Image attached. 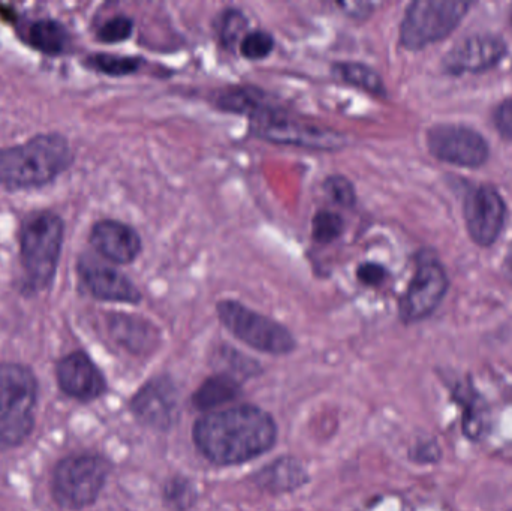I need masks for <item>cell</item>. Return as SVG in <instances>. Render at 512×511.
Masks as SVG:
<instances>
[{
    "mask_svg": "<svg viewBox=\"0 0 512 511\" xmlns=\"http://www.w3.org/2000/svg\"><path fill=\"white\" fill-rule=\"evenodd\" d=\"M276 435V423L270 414L254 405H240L206 414L194 428L198 449L218 465L251 461L271 449Z\"/></svg>",
    "mask_w": 512,
    "mask_h": 511,
    "instance_id": "1",
    "label": "cell"
},
{
    "mask_svg": "<svg viewBox=\"0 0 512 511\" xmlns=\"http://www.w3.org/2000/svg\"><path fill=\"white\" fill-rule=\"evenodd\" d=\"M68 140L57 132L39 134L18 146L0 149V188H41L72 164Z\"/></svg>",
    "mask_w": 512,
    "mask_h": 511,
    "instance_id": "2",
    "label": "cell"
},
{
    "mask_svg": "<svg viewBox=\"0 0 512 511\" xmlns=\"http://www.w3.org/2000/svg\"><path fill=\"white\" fill-rule=\"evenodd\" d=\"M65 224L51 210H36L20 228V260L23 288L29 293L45 290L56 275L62 252Z\"/></svg>",
    "mask_w": 512,
    "mask_h": 511,
    "instance_id": "3",
    "label": "cell"
},
{
    "mask_svg": "<svg viewBox=\"0 0 512 511\" xmlns=\"http://www.w3.org/2000/svg\"><path fill=\"white\" fill-rule=\"evenodd\" d=\"M38 380L29 366L0 365V450L20 447L35 429Z\"/></svg>",
    "mask_w": 512,
    "mask_h": 511,
    "instance_id": "4",
    "label": "cell"
},
{
    "mask_svg": "<svg viewBox=\"0 0 512 511\" xmlns=\"http://www.w3.org/2000/svg\"><path fill=\"white\" fill-rule=\"evenodd\" d=\"M110 462L96 453H77L59 461L51 479L57 506L78 511L92 506L107 482Z\"/></svg>",
    "mask_w": 512,
    "mask_h": 511,
    "instance_id": "5",
    "label": "cell"
},
{
    "mask_svg": "<svg viewBox=\"0 0 512 511\" xmlns=\"http://www.w3.org/2000/svg\"><path fill=\"white\" fill-rule=\"evenodd\" d=\"M252 132L262 140L310 150H339L345 147V135L333 129L298 119L288 111L264 105L251 116Z\"/></svg>",
    "mask_w": 512,
    "mask_h": 511,
    "instance_id": "6",
    "label": "cell"
},
{
    "mask_svg": "<svg viewBox=\"0 0 512 511\" xmlns=\"http://www.w3.org/2000/svg\"><path fill=\"white\" fill-rule=\"evenodd\" d=\"M219 320L240 341L268 354H288L295 348L294 336L286 327L252 311L236 300L218 303Z\"/></svg>",
    "mask_w": 512,
    "mask_h": 511,
    "instance_id": "7",
    "label": "cell"
},
{
    "mask_svg": "<svg viewBox=\"0 0 512 511\" xmlns=\"http://www.w3.org/2000/svg\"><path fill=\"white\" fill-rule=\"evenodd\" d=\"M469 3L445 0H417L406 9L400 26V41L418 50L450 35L468 12Z\"/></svg>",
    "mask_w": 512,
    "mask_h": 511,
    "instance_id": "8",
    "label": "cell"
},
{
    "mask_svg": "<svg viewBox=\"0 0 512 511\" xmlns=\"http://www.w3.org/2000/svg\"><path fill=\"white\" fill-rule=\"evenodd\" d=\"M448 290V278L444 267L435 258H421L415 269L414 278L400 302V315L412 323L429 317Z\"/></svg>",
    "mask_w": 512,
    "mask_h": 511,
    "instance_id": "9",
    "label": "cell"
},
{
    "mask_svg": "<svg viewBox=\"0 0 512 511\" xmlns=\"http://www.w3.org/2000/svg\"><path fill=\"white\" fill-rule=\"evenodd\" d=\"M427 143L435 158L460 167H480L489 158L483 135L466 126H435L427 134Z\"/></svg>",
    "mask_w": 512,
    "mask_h": 511,
    "instance_id": "10",
    "label": "cell"
},
{
    "mask_svg": "<svg viewBox=\"0 0 512 511\" xmlns=\"http://www.w3.org/2000/svg\"><path fill=\"white\" fill-rule=\"evenodd\" d=\"M57 386L78 402H92L107 390L104 375L83 351L66 354L56 365Z\"/></svg>",
    "mask_w": 512,
    "mask_h": 511,
    "instance_id": "11",
    "label": "cell"
},
{
    "mask_svg": "<svg viewBox=\"0 0 512 511\" xmlns=\"http://www.w3.org/2000/svg\"><path fill=\"white\" fill-rule=\"evenodd\" d=\"M504 200L492 186H480L466 198L465 219L469 234L481 246L496 242L505 222Z\"/></svg>",
    "mask_w": 512,
    "mask_h": 511,
    "instance_id": "12",
    "label": "cell"
},
{
    "mask_svg": "<svg viewBox=\"0 0 512 511\" xmlns=\"http://www.w3.org/2000/svg\"><path fill=\"white\" fill-rule=\"evenodd\" d=\"M132 413L150 428L165 431L174 425L179 413V396L168 378L156 377L132 398Z\"/></svg>",
    "mask_w": 512,
    "mask_h": 511,
    "instance_id": "13",
    "label": "cell"
},
{
    "mask_svg": "<svg viewBox=\"0 0 512 511\" xmlns=\"http://www.w3.org/2000/svg\"><path fill=\"white\" fill-rule=\"evenodd\" d=\"M78 275L95 299L131 305L140 303L141 293L134 282L110 264L99 263L95 258H81L78 261Z\"/></svg>",
    "mask_w": 512,
    "mask_h": 511,
    "instance_id": "14",
    "label": "cell"
},
{
    "mask_svg": "<svg viewBox=\"0 0 512 511\" xmlns=\"http://www.w3.org/2000/svg\"><path fill=\"white\" fill-rule=\"evenodd\" d=\"M507 53L504 39L496 35H475L463 39L445 56L444 66L448 72H481L493 68Z\"/></svg>",
    "mask_w": 512,
    "mask_h": 511,
    "instance_id": "15",
    "label": "cell"
},
{
    "mask_svg": "<svg viewBox=\"0 0 512 511\" xmlns=\"http://www.w3.org/2000/svg\"><path fill=\"white\" fill-rule=\"evenodd\" d=\"M90 243L99 255L114 264L132 263L143 249L140 234L116 219L96 222L90 231Z\"/></svg>",
    "mask_w": 512,
    "mask_h": 511,
    "instance_id": "16",
    "label": "cell"
},
{
    "mask_svg": "<svg viewBox=\"0 0 512 511\" xmlns=\"http://www.w3.org/2000/svg\"><path fill=\"white\" fill-rule=\"evenodd\" d=\"M111 338L135 356H144L156 350L159 332L149 321L132 315L113 314L108 317Z\"/></svg>",
    "mask_w": 512,
    "mask_h": 511,
    "instance_id": "17",
    "label": "cell"
},
{
    "mask_svg": "<svg viewBox=\"0 0 512 511\" xmlns=\"http://www.w3.org/2000/svg\"><path fill=\"white\" fill-rule=\"evenodd\" d=\"M256 485L273 494L295 491L307 482L303 465L295 459H279L262 468L255 477Z\"/></svg>",
    "mask_w": 512,
    "mask_h": 511,
    "instance_id": "18",
    "label": "cell"
},
{
    "mask_svg": "<svg viewBox=\"0 0 512 511\" xmlns=\"http://www.w3.org/2000/svg\"><path fill=\"white\" fill-rule=\"evenodd\" d=\"M27 41L48 56H59L71 48V33L59 21L42 18L30 24Z\"/></svg>",
    "mask_w": 512,
    "mask_h": 511,
    "instance_id": "19",
    "label": "cell"
},
{
    "mask_svg": "<svg viewBox=\"0 0 512 511\" xmlns=\"http://www.w3.org/2000/svg\"><path fill=\"white\" fill-rule=\"evenodd\" d=\"M240 392L242 390H240L239 381L233 375L219 374L207 378L195 392L192 401L198 410L209 411L239 398Z\"/></svg>",
    "mask_w": 512,
    "mask_h": 511,
    "instance_id": "20",
    "label": "cell"
},
{
    "mask_svg": "<svg viewBox=\"0 0 512 511\" xmlns=\"http://www.w3.org/2000/svg\"><path fill=\"white\" fill-rule=\"evenodd\" d=\"M333 74L345 83L351 86L358 87V89L366 90L376 96H384L387 93L385 90L384 81L379 77L378 72L364 63L358 62H339L333 65Z\"/></svg>",
    "mask_w": 512,
    "mask_h": 511,
    "instance_id": "21",
    "label": "cell"
},
{
    "mask_svg": "<svg viewBox=\"0 0 512 511\" xmlns=\"http://www.w3.org/2000/svg\"><path fill=\"white\" fill-rule=\"evenodd\" d=\"M216 102L221 110L248 114L249 117L254 116L259 108L267 105L265 96L255 87H230L222 90L219 96H216Z\"/></svg>",
    "mask_w": 512,
    "mask_h": 511,
    "instance_id": "22",
    "label": "cell"
},
{
    "mask_svg": "<svg viewBox=\"0 0 512 511\" xmlns=\"http://www.w3.org/2000/svg\"><path fill=\"white\" fill-rule=\"evenodd\" d=\"M144 60L141 57L116 56V54H92L87 57V65L101 74L123 77L137 72L143 66Z\"/></svg>",
    "mask_w": 512,
    "mask_h": 511,
    "instance_id": "23",
    "label": "cell"
},
{
    "mask_svg": "<svg viewBox=\"0 0 512 511\" xmlns=\"http://www.w3.org/2000/svg\"><path fill=\"white\" fill-rule=\"evenodd\" d=\"M343 231V219L331 210H319L312 221V236L316 242L330 243L339 239Z\"/></svg>",
    "mask_w": 512,
    "mask_h": 511,
    "instance_id": "24",
    "label": "cell"
},
{
    "mask_svg": "<svg viewBox=\"0 0 512 511\" xmlns=\"http://www.w3.org/2000/svg\"><path fill=\"white\" fill-rule=\"evenodd\" d=\"M246 27L248 20L245 14L239 9H227L221 17L219 23V36H221L222 44L227 47H234L240 39L246 36Z\"/></svg>",
    "mask_w": 512,
    "mask_h": 511,
    "instance_id": "25",
    "label": "cell"
},
{
    "mask_svg": "<svg viewBox=\"0 0 512 511\" xmlns=\"http://www.w3.org/2000/svg\"><path fill=\"white\" fill-rule=\"evenodd\" d=\"M134 32V21L128 15H114L98 29V39L105 44L126 41Z\"/></svg>",
    "mask_w": 512,
    "mask_h": 511,
    "instance_id": "26",
    "label": "cell"
},
{
    "mask_svg": "<svg viewBox=\"0 0 512 511\" xmlns=\"http://www.w3.org/2000/svg\"><path fill=\"white\" fill-rule=\"evenodd\" d=\"M273 48V36L264 32V30H254V32L246 33L242 44H240V51L249 60L265 59L273 51Z\"/></svg>",
    "mask_w": 512,
    "mask_h": 511,
    "instance_id": "27",
    "label": "cell"
},
{
    "mask_svg": "<svg viewBox=\"0 0 512 511\" xmlns=\"http://www.w3.org/2000/svg\"><path fill=\"white\" fill-rule=\"evenodd\" d=\"M324 189L328 197L342 207H352L357 203V194H355L354 185L351 180L346 179L345 176L334 174V176L327 177L324 182Z\"/></svg>",
    "mask_w": 512,
    "mask_h": 511,
    "instance_id": "28",
    "label": "cell"
},
{
    "mask_svg": "<svg viewBox=\"0 0 512 511\" xmlns=\"http://www.w3.org/2000/svg\"><path fill=\"white\" fill-rule=\"evenodd\" d=\"M165 497L176 509L185 510L194 504L195 491L188 480L177 477V479L168 483L167 488H165Z\"/></svg>",
    "mask_w": 512,
    "mask_h": 511,
    "instance_id": "29",
    "label": "cell"
},
{
    "mask_svg": "<svg viewBox=\"0 0 512 511\" xmlns=\"http://www.w3.org/2000/svg\"><path fill=\"white\" fill-rule=\"evenodd\" d=\"M358 281L369 287H378L387 279V269L378 263H363L357 269Z\"/></svg>",
    "mask_w": 512,
    "mask_h": 511,
    "instance_id": "30",
    "label": "cell"
},
{
    "mask_svg": "<svg viewBox=\"0 0 512 511\" xmlns=\"http://www.w3.org/2000/svg\"><path fill=\"white\" fill-rule=\"evenodd\" d=\"M221 357L227 362L228 368L234 369L236 372L251 374V372H256V369H258V363L252 362L251 359H246L239 351L231 350V348L222 350Z\"/></svg>",
    "mask_w": 512,
    "mask_h": 511,
    "instance_id": "31",
    "label": "cell"
},
{
    "mask_svg": "<svg viewBox=\"0 0 512 511\" xmlns=\"http://www.w3.org/2000/svg\"><path fill=\"white\" fill-rule=\"evenodd\" d=\"M495 123L499 132L512 140V98L499 105L495 111Z\"/></svg>",
    "mask_w": 512,
    "mask_h": 511,
    "instance_id": "32",
    "label": "cell"
},
{
    "mask_svg": "<svg viewBox=\"0 0 512 511\" xmlns=\"http://www.w3.org/2000/svg\"><path fill=\"white\" fill-rule=\"evenodd\" d=\"M511 23H512V8H511Z\"/></svg>",
    "mask_w": 512,
    "mask_h": 511,
    "instance_id": "33",
    "label": "cell"
},
{
    "mask_svg": "<svg viewBox=\"0 0 512 511\" xmlns=\"http://www.w3.org/2000/svg\"><path fill=\"white\" fill-rule=\"evenodd\" d=\"M511 270H512V255H511Z\"/></svg>",
    "mask_w": 512,
    "mask_h": 511,
    "instance_id": "34",
    "label": "cell"
}]
</instances>
